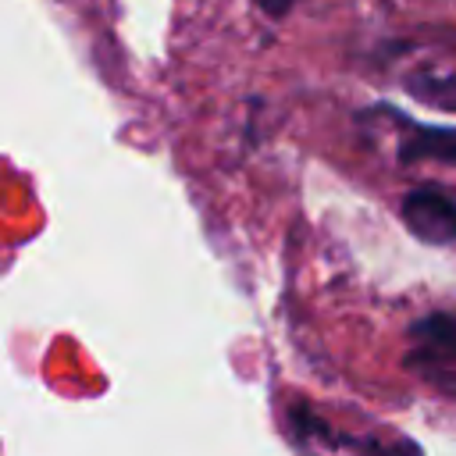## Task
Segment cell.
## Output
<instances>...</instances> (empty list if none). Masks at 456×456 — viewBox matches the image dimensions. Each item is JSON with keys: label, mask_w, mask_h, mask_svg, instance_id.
Returning <instances> with one entry per match:
<instances>
[{"label": "cell", "mask_w": 456, "mask_h": 456, "mask_svg": "<svg viewBox=\"0 0 456 456\" xmlns=\"http://www.w3.org/2000/svg\"><path fill=\"white\" fill-rule=\"evenodd\" d=\"M374 110L388 114L392 125H399V150H395L399 164H420V160L456 164V128L413 121L399 107H374Z\"/></svg>", "instance_id": "3"}, {"label": "cell", "mask_w": 456, "mask_h": 456, "mask_svg": "<svg viewBox=\"0 0 456 456\" xmlns=\"http://www.w3.org/2000/svg\"><path fill=\"white\" fill-rule=\"evenodd\" d=\"M406 363L438 385H456V314L435 310L413 321Z\"/></svg>", "instance_id": "1"}, {"label": "cell", "mask_w": 456, "mask_h": 456, "mask_svg": "<svg viewBox=\"0 0 456 456\" xmlns=\"http://www.w3.org/2000/svg\"><path fill=\"white\" fill-rule=\"evenodd\" d=\"M253 4H256L264 14H271V18H281V14H285V11H289L296 0H253Z\"/></svg>", "instance_id": "5"}, {"label": "cell", "mask_w": 456, "mask_h": 456, "mask_svg": "<svg viewBox=\"0 0 456 456\" xmlns=\"http://www.w3.org/2000/svg\"><path fill=\"white\" fill-rule=\"evenodd\" d=\"M406 93L417 96L420 103L435 107V110L456 114V71H445V75H438V71L413 75V78L406 82Z\"/></svg>", "instance_id": "4"}, {"label": "cell", "mask_w": 456, "mask_h": 456, "mask_svg": "<svg viewBox=\"0 0 456 456\" xmlns=\"http://www.w3.org/2000/svg\"><path fill=\"white\" fill-rule=\"evenodd\" d=\"M399 217L410 228V235L428 246L456 242V196H449L435 185L410 189L399 203Z\"/></svg>", "instance_id": "2"}]
</instances>
